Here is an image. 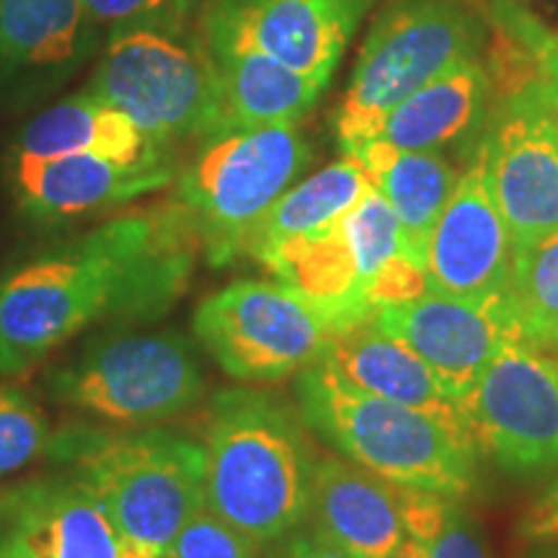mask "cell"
<instances>
[{"mask_svg": "<svg viewBox=\"0 0 558 558\" xmlns=\"http://www.w3.org/2000/svg\"><path fill=\"white\" fill-rule=\"evenodd\" d=\"M199 241L177 202L124 215L0 279V375H24L104 320L163 316Z\"/></svg>", "mask_w": 558, "mask_h": 558, "instance_id": "6da1fadb", "label": "cell"}, {"mask_svg": "<svg viewBox=\"0 0 558 558\" xmlns=\"http://www.w3.org/2000/svg\"><path fill=\"white\" fill-rule=\"evenodd\" d=\"M298 403L271 390H220L209 407L205 507L259 546L305 525L316 452Z\"/></svg>", "mask_w": 558, "mask_h": 558, "instance_id": "7a4b0ae2", "label": "cell"}, {"mask_svg": "<svg viewBox=\"0 0 558 558\" xmlns=\"http://www.w3.org/2000/svg\"><path fill=\"white\" fill-rule=\"evenodd\" d=\"M45 452L94 494L124 558H160L205 507V450L179 432L68 424Z\"/></svg>", "mask_w": 558, "mask_h": 558, "instance_id": "3957f363", "label": "cell"}, {"mask_svg": "<svg viewBox=\"0 0 558 558\" xmlns=\"http://www.w3.org/2000/svg\"><path fill=\"white\" fill-rule=\"evenodd\" d=\"M308 429L354 465L396 486L460 499L476 481L478 448L465 429L347 383L326 360L298 373Z\"/></svg>", "mask_w": 558, "mask_h": 558, "instance_id": "277c9868", "label": "cell"}, {"mask_svg": "<svg viewBox=\"0 0 558 558\" xmlns=\"http://www.w3.org/2000/svg\"><path fill=\"white\" fill-rule=\"evenodd\" d=\"M486 26L465 0H396L369 29L339 107L337 135L349 153L383 117L445 70L476 58Z\"/></svg>", "mask_w": 558, "mask_h": 558, "instance_id": "5b68a950", "label": "cell"}, {"mask_svg": "<svg viewBox=\"0 0 558 558\" xmlns=\"http://www.w3.org/2000/svg\"><path fill=\"white\" fill-rule=\"evenodd\" d=\"M308 160L311 150L295 124L233 130L207 140L179 177L173 202L215 267L243 254L251 228Z\"/></svg>", "mask_w": 558, "mask_h": 558, "instance_id": "8992f818", "label": "cell"}, {"mask_svg": "<svg viewBox=\"0 0 558 558\" xmlns=\"http://www.w3.org/2000/svg\"><path fill=\"white\" fill-rule=\"evenodd\" d=\"M47 390L88 416L122 427H156L192 409L205 378L192 341L181 333H122L54 367Z\"/></svg>", "mask_w": 558, "mask_h": 558, "instance_id": "52a82bcc", "label": "cell"}, {"mask_svg": "<svg viewBox=\"0 0 558 558\" xmlns=\"http://www.w3.org/2000/svg\"><path fill=\"white\" fill-rule=\"evenodd\" d=\"M88 94L128 114L150 143L220 135V83L213 54L153 29L114 39Z\"/></svg>", "mask_w": 558, "mask_h": 558, "instance_id": "ba28073f", "label": "cell"}, {"mask_svg": "<svg viewBox=\"0 0 558 558\" xmlns=\"http://www.w3.org/2000/svg\"><path fill=\"white\" fill-rule=\"evenodd\" d=\"M194 337L235 380L271 383L316 365L337 329L282 282L241 279L202 300Z\"/></svg>", "mask_w": 558, "mask_h": 558, "instance_id": "9c48e42d", "label": "cell"}, {"mask_svg": "<svg viewBox=\"0 0 558 558\" xmlns=\"http://www.w3.org/2000/svg\"><path fill=\"white\" fill-rule=\"evenodd\" d=\"M484 452L512 476H538L558 465V357L507 339L471 393L460 401Z\"/></svg>", "mask_w": 558, "mask_h": 558, "instance_id": "30bf717a", "label": "cell"}, {"mask_svg": "<svg viewBox=\"0 0 558 558\" xmlns=\"http://www.w3.org/2000/svg\"><path fill=\"white\" fill-rule=\"evenodd\" d=\"M535 81L501 96L481 140L488 184L514 246L558 230V122Z\"/></svg>", "mask_w": 558, "mask_h": 558, "instance_id": "8fae6325", "label": "cell"}, {"mask_svg": "<svg viewBox=\"0 0 558 558\" xmlns=\"http://www.w3.org/2000/svg\"><path fill=\"white\" fill-rule=\"evenodd\" d=\"M512 259V235L492 194L486 156L478 145L476 158L432 228L424 262L429 290L478 303L505 300Z\"/></svg>", "mask_w": 558, "mask_h": 558, "instance_id": "7c38bea8", "label": "cell"}, {"mask_svg": "<svg viewBox=\"0 0 558 558\" xmlns=\"http://www.w3.org/2000/svg\"><path fill=\"white\" fill-rule=\"evenodd\" d=\"M373 320L380 331L427 362L458 407L497 349L507 339H520L509 324L505 300L478 303L437 290L422 292L407 303L383 305Z\"/></svg>", "mask_w": 558, "mask_h": 558, "instance_id": "4fadbf2b", "label": "cell"}, {"mask_svg": "<svg viewBox=\"0 0 558 558\" xmlns=\"http://www.w3.org/2000/svg\"><path fill=\"white\" fill-rule=\"evenodd\" d=\"M0 558H124L104 507L68 473L0 492Z\"/></svg>", "mask_w": 558, "mask_h": 558, "instance_id": "5bb4252c", "label": "cell"}, {"mask_svg": "<svg viewBox=\"0 0 558 558\" xmlns=\"http://www.w3.org/2000/svg\"><path fill=\"white\" fill-rule=\"evenodd\" d=\"M373 0H220L207 34L241 39L298 73L331 81Z\"/></svg>", "mask_w": 558, "mask_h": 558, "instance_id": "9a60e30c", "label": "cell"}, {"mask_svg": "<svg viewBox=\"0 0 558 558\" xmlns=\"http://www.w3.org/2000/svg\"><path fill=\"white\" fill-rule=\"evenodd\" d=\"M305 527L367 558H396L409 541L401 488L344 456L316 458Z\"/></svg>", "mask_w": 558, "mask_h": 558, "instance_id": "2e32d148", "label": "cell"}, {"mask_svg": "<svg viewBox=\"0 0 558 558\" xmlns=\"http://www.w3.org/2000/svg\"><path fill=\"white\" fill-rule=\"evenodd\" d=\"M169 153L145 160H114L94 153L54 158H16L21 202L37 218H73L111 205H122L171 184Z\"/></svg>", "mask_w": 558, "mask_h": 558, "instance_id": "e0dca14e", "label": "cell"}, {"mask_svg": "<svg viewBox=\"0 0 558 558\" xmlns=\"http://www.w3.org/2000/svg\"><path fill=\"white\" fill-rule=\"evenodd\" d=\"M207 39L220 83V135L298 124L324 94L326 81L298 73L248 41L218 34Z\"/></svg>", "mask_w": 558, "mask_h": 558, "instance_id": "ac0fdd59", "label": "cell"}, {"mask_svg": "<svg viewBox=\"0 0 558 558\" xmlns=\"http://www.w3.org/2000/svg\"><path fill=\"white\" fill-rule=\"evenodd\" d=\"M320 360L329 362L341 378L365 393L424 411L450 427L469 432L463 411L450 399L427 362L399 339L380 331L373 318L333 333Z\"/></svg>", "mask_w": 558, "mask_h": 558, "instance_id": "d6986e66", "label": "cell"}, {"mask_svg": "<svg viewBox=\"0 0 558 558\" xmlns=\"http://www.w3.org/2000/svg\"><path fill=\"white\" fill-rule=\"evenodd\" d=\"M488 90L492 78L476 58L458 62L390 109L369 140L401 150L442 153L478 130Z\"/></svg>", "mask_w": 558, "mask_h": 558, "instance_id": "ffe728a7", "label": "cell"}, {"mask_svg": "<svg viewBox=\"0 0 558 558\" xmlns=\"http://www.w3.org/2000/svg\"><path fill=\"white\" fill-rule=\"evenodd\" d=\"M344 156L357 160L373 190H378L393 209L401 226L403 251L424 269L432 228L458 184V173L448 158L442 153L401 150L380 140L362 143Z\"/></svg>", "mask_w": 558, "mask_h": 558, "instance_id": "44dd1931", "label": "cell"}, {"mask_svg": "<svg viewBox=\"0 0 558 558\" xmlns=\"http://www.w3.org/2000/svg\"><path fill=\"white\" fill-rule=\"evenodd\" d=\"M21 156L54 158L73 156V153H94V156L114 160H145L169 148L150 143L137 124L90 94L47 109L37 120L29 122L19 143Z\"/></svg>", "mask_w": 558, "mask_h": 558, "instance_id": "7402d4cb", "label": "cell"}, {"mask_svg": "<svg viewBox=\"0 0 558 558\" xmlns=\"http://www.w3.org/2000/svg\"><path fill=\"white\" fill-rule=\"evenodd\" d=\"M367 190H373L367 173L357 160L344 156L284 192L251 228L243 254L259 259L284 241L326 233L357 205Z\"/></svg>", "mask_w": 558, "mask_h": 558, "instance_id": "603a6c76", "label": "cell"}, {"mask_svg": "<svg viewBox=\"0 0 558 558\" xmlns=\"http://www.w3.org/2000/svg\"><path fill=\"white\" fill-rule=\"evenodd\" d=\"M83 0H0V62L54 65L78 41Z\"/></svg>", "mask_w": 558, "mask_h": 558, "instance_id": "cb8c5ba5", "label": "cell"}, {"mask_svg": "<svg viewBox=\"0 0 558 558\" xmlns=\"http://www.w3.org/2000/svg\"><path fill=\"white\" fill-rule=\"evenodd\" d=\"M505 311L514 333L538 349H558V230L514 246Z\"/></svg>", "mask_w": 558, "mask_h": 558, "instance_id": "d4e9b609", "label": "cell"}, {"mask_svg": "<svg viewBox=\"0 0 558 558\" xmlns=\"http://www.w3.org/2000/svg\"><path fill=\"white\" fill-rule=\"evenodd\" d=\"M339 230L341 235H344L349 251H352L354 264H357L362 279V288H365V298L369 303V288H373L375 277L380 275L383 267H386L393 256L407 254V251H403L399 220H396L393 209H390V205L383 199V194L378 190H367L360 197L357 205L339 220Z\"/></svg>", "mask_w": 558, "mask_h": 558, "instance_id": "484cf974", "label": "cell"}, {"mask_svg": "<svg viewBox=\"0 0 558 558\" xmlns=\"http://www.w3.org/2000/svg\"><path fill=\"white\" fill-rule=\"evenodd\" d=\"M50 422L29 393L0 383V478L29 465L50 445Z\"/></svg>", "mask_w": 558, "mask_h": 558, "instance_id": "4316f807", "label": "cell"}, {"mask_svg": "<svg viewBox=\"0 0 558 558\" xmlns=\"http://www.w3.org/2000/svg\"><path fill=\"white\" fill-rule=\"evenodd\" d=\"M160 558H267L264 546H259L239 527L228 525L218 514L202 507L194 518L179 530Z\"/></svg>", "mask_w": 558, "mask_h": 558, "instance_id": "83f0119b", "label": "cell"}, {"mask_svg": "<svg viewBox=\"0 0 558 558\" xmlns=\"http://www.w3.org/2000/svg\"><path fill=\"white\" fill-rule=\"evenodd\" d=\"M429 558H494L478 520L450 499L439 533L429 543Z\"/></svg>", "mask_w": 558, "mask_h": 558, "instance_id": "f1b7e54d", "label": "cell"}, {"mask_svg": "<svg viewBox=\"0 0 558 558\" xmlns=\"http://www.w3.org/2000/svg\"><path fill=\"white\" fill-rule=\"evenodd\" d=\"M518 535L527 543L558 541V476L525 509L518 522Z\"/></svg>", "mask_w": 558, "mask_h": 558, "instance_id": "f546056e", "label": "cell"}, {"mask_svg": "<svg viewBox=\"0 0 558 558\" xmlns=\"http://www.w3.org/2000/svg\"><path fill=\"white\" fill-rule=\"evenodd\" d=\"M267 558H367L337 546V543L320 538L318 533H313L311 527H298L290 535L279 538L277 543L264 548Z\"/></svg>", "mask_w": 558, "mask_h": 558, "instance_id": "4dcf8cb0", "label": "cell"}, {"mask_svg": "<svg viewBox=\"0 0 558 558\" xmlns=\"http://www.w3.org/2000/svg\"><path fill=\"white\" fill-rule=\"evenodd\" d=\"M90 19L96 21H130L160 9L166 0H83Z\"/></svg>", "mask_w": 558, "mask_h": 558, "instance_id": "1f68e13d", "label": "cell"}, {"mask_svg": "<svg viewBox=\"0 0 558 558\" xmlns=\"http://www.w3.org/2000/svg\"><path fill=\"white\" fill-rule=\"evenodd\" d=\"M535 83H538L543 104H546L550 117L558 122V39L550 41L548 50L543 52L538 81Z\"/></svg>", "mask_w": 558, "mask_h": 558, "instance_id": "d6a6232c", "label": "cell"}, {"mask_svg": "<svg viewBox=\"0 0 558 558\" xmlns=\"http://www.w3.org/2000/svg\"><path fill=\"white\" fill-rule=\"evenodd\" d=\"M525 558H558V541L548 543H533Z\"/></svg>", "mask_w": 558, "mask_h": 558, "instance_id": "836d02e7", "label": "cell"}]
</instances>
